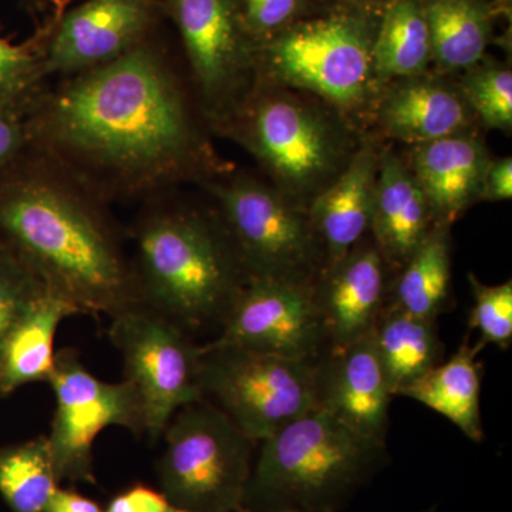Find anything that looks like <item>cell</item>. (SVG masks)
Masks as SVG:
<instances>
[{"instance_id":"cell-1","label":"cell","mask_w":512,"mask_h":512,"mask_svg":"<svg viewBox=\"0 0 512 512\" xmlns=\"http://www.w3.org/2000/svg\"><path fill=\"white\" fill-rule=\"evenodd\" d=\"M26 124L32 150L111 205L200 187L231 167L164 28L113 62L47 83Z\"/></svg>"},{"instance_id":"cell-2","label":"cell","mask_w":512,"mask_h":512,"mask_svg":"<svg viewBox=\"0 0 512 512\" xmlns=\"http://www.w3.org/2000/svg\"><path fill=\"white\" fill-rule=\"evenodd\" d=\"M111 207L32 148L0 168V242L79 315L140 303L127 228Z\"/></svg>"},{"instance_id":"cell-3","label":"cell","mask_w":512,"mask_h":512,"mask_svg":"<svg viewBox=\"0 0 512 512\" xmlns=\"http://www.w3.org/2000/svg\"><path fill=\"white\" fill-rule=\"evenodd\" d=\"M127 238L140 303L188 333L221 329L249 278L214 208L163 192L141 202Z\"/></svg>"},{"instance_id":"cell-4","label":"cell","mask_w":512,"mask_h":512,"mask_svg":"<svg viewBox=\"0 0 512 512\" xmlns=\"http://www.w3.org/2000/svg\"><path fill=\"white\" fill-rule=\"evenodd\" d=\"M242 510L339 512L389 463L386 443L325 410L291 421L258 443Z\"/></svg>"},{"instance_id":"cell-5","label":"cell","mask_w":512,"mask_h":512,"mask_svg":"<svg viewBox=\"0 0 512 512\" xmlns=\"http://www.w3.org/2000/svg\"><path fill=\"white\" fill-rule=\"evenodd\" d=\"M379 18L362 3L313 10L259 43L258 82L303 90L342 110L363 106L379 86L373 70Z\"/></svg>"},{"instance_id":"cell-6","label":"cell","mask_w":512,"mask_h":512,"mask_svg":"<svg viewBox=\"0 0 512 512\" xmlns=\"http://www.w3.org/2000/svg\"><path fill=\"white\" fill-rule=\"evenodd\" d=\"M218 136L247 150L279 191L312 201L348 165V141L335 121L288 89L258 82Z\"/></svg>"},{"instance_id":"cell-7","label":"cell","mask_w":512,"mask_h":512,"mask_svg":"<svg viewBox=\"0 0 512 512\" xmlns=\"http://www.w3.org/2000/svg\"><path fill=\"white\" fill-rule=\"evenodd\" d=\"M200 187L214 201L248 278L316 284L326 255L305 207L231 167Z\"/></svg>"},{"instance_id":"cell-8","label":"cell","mask_w":512,"mask_h":512,"mask_svg":"<svg viewBox=\"0 0 512 512\" xmlns=\"http://www.w3.org/2000/svg\"><path fill=\"white\" fill-rule=\"evenodd\" d=\"M158 487L185 512H239L258 444L210 400L178 410L165 427Z\"/></svg>"},{"instance_id":"cell-9","label":"cell","mask_w":512,"mask_h":512,"mask_svg":"<svg viewBox=\"0 0 512 512\" xmlns=\"http://www.w3.org/2000/svg\"><path fill=\"white\" fill-rule=\"evenodd\" d=\"M198 380L204 399L256 444L318 410V359L208 342L201 345Z\"/></svg>"},{"instance_id":"cell-10","label":"cell","mask_w":512,"mask_h":512,"mask_svg":"<svg viewBox=\"0 0 512 512\" xmlns=\"http://www.w3.org/2000/svg\"><path fill=\"white\" fill-rule=\"evenodd\" d=\"M198 106L218 134L254 90L258 42L239 0H161Z\"/></svg>"},{"instance_id":"cell-11","label":"cell","mask_w":512,"mask_h":512,"mask_svg":"<svg viewBox=\"0 0 512 512\" xmlns=\"http://www.w3.org/2000/svg\"><path fill=\"white\" fill-rule=\"evenodd\" d=\"M109 336L123 357L124 380L143 404L146 436L157 443L178 410L204 399L198 380L201 345L143 303L111 316Z\"/></svg>"},{"instance_id":"cell-12","label":"cell","mask_w":512,"mask_h":512,"mask_svg":"<svg viewBox=\"0 0 512 512\" xmlns=\"http://www.w3.org/2000/svg\"><path fill=\"white\" fill-rule=\"evenodd\" d=\"M47 383L55 393L56 409L46 437L59 483L96 485L94 443L101 431L116 426L146 436L140 396L127 380L97 379L73 348L56 352Z\"/></svg>"},{"instance_id":"cell-13","label":"cell","mask_w":512,"mask_h":512,"mask_svg":"<svg viewBox=\"0 0 512 512\" xmlns=\"http://www.w3.org/2000/svg\"><path fill=\"white\" fill-rule=\"evenodd\" d=\"M211 342L292 359H319L329 345L315 284L249 278Z\"/></svg>"},{"instance_id":"cell-14","label":"cell","mask_w":512,"mask_h":512,"mask_svg":"<svg viewBox=\"0 0 512 512\" xmlns=\"http://www.w3.org/2000/svg\"><path fill=\"white\" fill-rule=\"evenodd\" d=\"M165 23L161 0H84L70 6L47 40V77L59 79L113 62Z\"/></svg>"},{"instance_id":"cell-15","label":"cell","mask_w":512,"mask_h":512,"mask_svg":"<svg viewBox=\"0 0 512 512\" xmlns=\"http://www.w3.org/2000/svg\"><path fill=\"white\" fill-rule=\"evenodd\" d=\"M394 394L373 332L318 359V409L349 429L386 443Z\"/></svg>"},{"instance_id":"cell-16","label":"cell","mask_w":512,"mask_h":512,"mask_svg":"<svg viewBox=\"0 0 512 512\" xmlns=\"http://www.w3.org/2000/svg\"><path fill=\"white\" fill-rule=\"evenodd\" d=\"M389 268L373 239L365 238L323 269L315 295L329 349L345 348L373 332L390 296Z\"/></svg>"},{"instance_id":"cell-17","label":"cell","mask_w":512,"mask_h":512,"mask_svg":"<svg viewBox=\"0 0 512 512\" xmlns=\"http://www.w3.org/2000/svg\"><path fill=\"white\" fill-rule=\"evenodd\" d=\"M488 163L484 144L466 131L414 146L409 167L426 195L436 225L450 228L480 200Z\"/></svg>"},{"instance_id":"cell-18","label":"cell","mask_w":512,"mask_h":512,"mask_svg":"<svg viewBox=\"0 0 512 512\" xmlns=\"http://www.w3.org/2000/svg\"><path fill=\"white\" fill-rule=\"evenodd\" d=\"M434 227L433 212L409 164L392 151L380 154L369 234L390 268H402Z\"/></svg>"},{"instance_id":"cell-19","label":"cell","mask_w":512,"mask_h":512,"mask_svg":"<svg viewBox=\"0 0 512 512\" xmlns=\"http://www.w3.org/2000/svg\"><path fill=\"white\" fill-rule=\"evenodd\" d=\"M379 157L373 147L357 151L308 205L309 220L325 249L326 266L348 255L369 234Z\"/></svg>"},{"instance_id":"cell-20","label":"cell","mask_w":512,"mask_h":512,"mask_svg":"<svg viewBox=\"0 0 512 512\" xmlns=\"http://www.w3.org/2000/svg\"><path fill=\"white\" fill-rule=\"evenodd\" d=\"M470 113L460 90L420 74L390 86L379 101L377 120L390 137L419 146L463 133Z\"/></svg>"},{"instance_id":"cell-21","label":"cell","mask_w":512,"mask_h":512,"mask_svg":"<svg viewBox=\"0 0 512 512\" xmlns=\"http://www.w3.org/2000/svg\"><path fill=\"white\" fill-rule=\"evenodd\" d=\"M79 315L72 303L46 289L12 329L0 353V397L26 384L46 382L55 366L60 323Z\"/></svg>"},{"instance_id":"cell-22","label":"cell","mask_w":512,"mask_h":512,"mask_svg":"<svg viewBox=\"0 0 512 512\" xmlns=\"http://www.w3.org/2000/svg\"><path fill=\"white\" fill-rule=\"evenodd\" d=\"M431 62L444 73L467 72L484 60L493 36L494 9L487 0H423Z\"/></svg>"},{"instance_id":"cell-23","label":"cell","mask_w":512,"mask_h":512,"mask_svg":"<svg viewBox=\"0 0 512 512\" xmlns=\"http://www.w3.org/2000/svg\"><path fill=\"white\" fill-rule=\"evenodd\" d=\"M483 346L463 343L446 363H439L400 396L409 397L456 424L468 439H484L480 413L481 365L477 355Z\"/></svg>"},{"instance_id":"cell-24","label":"cell","mask_w":512,"mask_h":512,"mask_svg":"<svg viewBox=\"0 0 512 512\" xmlns=\"http://www.w3.org/2000/svg\"><path fill=\"white\" fill-rule=\"evenodd\" d=\"M431 63L423 0H390L380 12L373 45L377 84L426 74Z\"/></svg>"},{"instance_id":"cell-25","label":"cell","mask_w":512,"mask_h":512,"mask_svg":"<svg viewBox=\"0 0 512 512\" xmlns=\"http://www.w3.org/2000/svg\"><path fill=\"white\" fill-rule=\"evenodd\" d=\"M373 338L394 397L440 363L436 320L416 318L384 306Z\"/></svg>"},{"instance_id":"cell-26","label":"cell","mask_w":512,"mask_h":512,"mask_svg":"<svg viewBox=\"0 0 512 512\" xmlns=\"http://www.w3.org/2000/svg\"><path fill=\"white\" fill-rule=\"evenodd\" d=\"M448 229L436 225L404 262L387 308L427 320H437L448 299L451 282Z\"/></svg>"},{"instance_id":"cell-27","label":"cell","mask_w":512,"mask_h":512,"mask_svg":"<svg viewBox=\"0 0 512 512\" xmlns=\"http://www.w3.org/2000/svg\"><path fill=\"white\" fill-rule=\"evenodd\" d=\"M59 484L46 436L0 446V497L10 512H46Z\"/></svg>"},{"instance_id":"cell-28","label":"cell","mask_w":512,"mask_h":512,"mask_svg":"<svg viewBox=\"0 0 512 512\" xmlns=\"http://www.w3.org/2000/svg\"><path fill=\"white\" fill-rule=\"evenodd\" d=\"M50 30H35L29 39L13 43L0 33V109L26 117L49 83L45 50Z\"/></svg>"},{"instance_id":"cell-29","label":"cell","mask_w":512,"mask_h":512,"mask_svg":"<svg viewBox=\"0 0 512 512\" xmlns=\"http://www.w3.org/2000/svg\"><path fill=\"white\" fill-rule=\"evenodd\" d=\"M460 93L468 109L485 126L510 131L512 127V73L498 62H484L464 74Z\"/></svg>"},{"instance_id":"cell-30","label":"cell","mask_w":512,"mask_h":512,"mask_svg":"<svg viewBox=\"0 0 512 512\" xmlns=\"http://www.w3.org/2000/svg\"><path fill=\"white\" fill-rule=\"evenodd\" d=\"M46 286L0 242V353L6 339Z\"/></svg>"},{"instance_id":"cell-31","label":"cell","mask_w":512,"mask_h":512,"mask_svg":"<svg viewBox=\"0 0 512 512\" xmlns=\"http://www.w3.org/2000/svg\"><path fill=\"white\" fill-rule=\"evenodd\" d=\"M474 295L470 328L478 330V345L508 349L512 343V282L484 285L476 275H468Z\"/></svg>"},{"instance_id":"cell-32","label":"cell","mask_w":512,"mask_h":512,"mask_svg":"<svg viewBox=\"0 0 512 512\" xmlns=\"http://www.w3.org/2000/svg\"><path fill=\"white\" fill-rule=\"evenodd\" d=\"M239 5L258 45L315 10L309 0H239Z\"/></svg>"},{"instance_id":"cell-33","label":"cell","mask_w":512,"mask_h":512,"mask_svg":"<svg viewBox=\"0 0 512 512\" xmlns=\"http://www.w3.org/2000/svg\"><path fill=\"white\" fill-rule=\"evenodd\" d=\"M106 512H185L175 507L160 488L136 483L111 497Z\"/></svg>"},{"instance_id":"cell-34","label":"cell","mask_w":512,"mask_h":512,"mask_svg":"<svg viewBox=\"0 0 512 512\" xmlns=\"http://www.w3.org/2000/svg\"><path fill=\"white\" fill-rule=\"evenodd\" d=\"M30 148L26 117L0 109V168L12 164Z\"/></svg>"},{"instance_id":"cell-35","label":"cell","mask_w":512,"mask_h":512,"mask_svg":"<svg viewBox=\"0 0 512 512\" xmlns=\"http://www.w3.org/2000/svg\"><path fill=\"white\" fill-rule=\"evenodd\" d=\"M512 197V160L511 157L490 160L485 168L481 184L480 200L507 201Z\"/></svg>"},{"instance_id":"cell-36","label":"cell","mask_w":512,"mask_h":512,"mask_svg":"<svg viewBox=\"0 0 512 512\" xmlns=\"http://www.w3.org/2000/svg\"><path fill=\"white\" fill-rule=\"evenodd\" d=\"M74 0H20L36 29L53 30Z\"/></svg>"},{"instance_id":"cell-37","label":"cell","mask_w":512,"mask_h":512,"mask_svg":"<svg viewBox=\"0 0 512 512\" xmlns=\"http://www.w3.org/2000/svg\"><path fill=\"white\" fill-rule=\"evenodd\" d=\"M46 512H106L96 500L73 488L59 487L50 498Z\"/></svg>"},{"instance_id":"cell-38","label":"cell","mask_w":512,"mask_h":512,"mask_svg":"<svg viewBox=\"0 0 512 512\" xmlns=\"http://www.w3.org/2000/svg\"><path fill=\"white\" fill-rule=\"evenodd\" d=\"M357 2L362 3V5L367 6V8L382 12L384 5H387L390 0H357Z\"/></svg>"},{"instance_id":"cell-39","label":"cell","mask_w":512,"mask_h":512,"mask_svg":"<svg viewBox=\"0 0 512 512\" xmlns=\"http://www.w3.org/2000/svg\"><path fill=\"white\" fill-rule=\"evenodd\" d=\"M325 6L348 5V3H359L357 0H322Z\"/></svg>"},{"instance_id":"cell-40","label":"cell","mask_w":512,"mask_h":512,"mask_svg":"<svg viewBox=\"0 0 512 512\" xmlns=\"http://www.w3.org/2000/svg\"><path fill=\"white\" fill-rule=\"evenodd\" d=\"M498 2H500L501 5L504 6V8H507V3H508V6H510L511 0H498Z\"/></svg>"},{"instance_id":"cell-41","label":"cell","mask_w":512,"mask_h":512,"mask_svg":"<svg viewBox=\"0 0 512 512\" xmlns=\"http://www.w3.org/2000/svg\"><path fill=\"white\" fill-rule=\"evenodd\" d=\"M242 512H247L244 510H241ZM282 512H318V511H282Z\"/></svg>"},{"instance_id":"cell-42","label":"cell","mask_w":512,"mask_h":512,"mask_svg":"<svg viewBox=\"0 0 512 512\" xmlns=\"http://www.w3.org/2000/svg\"><path fill=\"white\" fill-rule=\"evenodd\" d=\"M239 512H242V511H239Z\"/></svg>"}]
</instances>
